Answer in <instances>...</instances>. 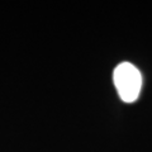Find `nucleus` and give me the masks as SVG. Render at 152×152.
Instances as JSON below:
<instances>
[{
    "mask_svg": "<svg viewBox=\"0 0 152 152\" xmlns=\"http://www.w3.org/2000/svg\"><path fill=\"white\" fill-rule=\"evenodd\" d=\"M113 81L119 98L126 103H133L140 96L142 88V75L134 65L121 62L114 69Z\"/></svg>",
    "mask_w": 152,
    "mask_h": 152,
    "instance_id": "f257e3e1",
    "label": "nucleus"
}]
</instances>
